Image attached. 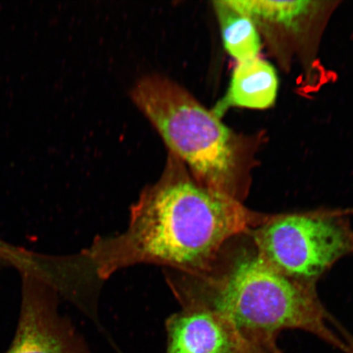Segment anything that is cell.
Instances as JSON below:
<instances>
[{
  "label": "cell",
  "instance_id": "cell-9",
  "mask_svg": "<svg viewBox=\"0 0 353 353\" xmlns=\"http://www.w3.org/2000/svg\"><path fill=\"white\" fill-rule=\"evenodd\" d=\"M235 10L251 19L266 20L287 26H294L309 11L310 1H257V0H228Z\"/></svg>",
  "mask_w": 353,
  "mask_h": 353
},
{
  "label": "cell",
  "instance_id": "cell-7",
  "mask_svg": "<svg viewBox=\"0 0 353 353\" xmlns=\"http://www.w3.org/2000/svg\"><path fill=\"white\" fill-rule=\"evenodd\" d=\"M278 85L276 70L268 61L258 59L241 61L234 70L226 95L213 112L220 118L232 107L270 108L275 103Z\"/></svg>",
  "mask_w": 353,
  "mask_h": 353
},
{
  "label": "cell",
  "instance_id": "cell-1",
  "mask_svg": "<svg viewBox=\"0 0 353 353\" xmlns=\"http://www.w3.org/2000/svg\"><path fill=\"white\" fill-rule=\"evenodd\" d=\"M185 168L172 156L161 179L132 206L125 232L97 240L81 254L64 257L72 283L90 273L104 280L119 269L139 263L204 276L229 241L248 235L268 218L202 186Z\"/></svg>",
  "mask_w": 353,
  "mask_h": 353
},
{
  "label": "cell",
  "instance_id": "cell-8",
  "mask_svg": "<svg viewBox=\"0 0 353 353\" xmlns=\"http://www.w3.org/2000/svg\"><path fill=\"white\" fill-rule=\"evenodd\" d=\"M225 48L241 61L256 59L261 41L253 19L234 8L228 0L214 2Z\"/></svg>",
  "mask_w": 353,
  "mask_h": 353
},
{
  "label": "cell",
  "instance_id": "cell-2",
  "mask_svg": "<svg viewBox=\"0 0 353 353\" xmlns=\"http://www.w3.org/2000/svg\"><path fill=\"white\" fill-rule=\"evenodd\" d=\"M176 287L183 303L216 309L252 347L276 350L282 330H301L347 353L346 341L329 327L316 285L282 274L254 248L239 251L223 270L214 268L201 277L183 276Z\"/></svg>",
  "mask_w": 353,
  "mask_h": 353
},
{
  "label": "cell",
  "instance_id": "cell-10",
  "mask_svg": "<svg viewBox=\"0 0 353 353\" xmlns=\"http://www.w3.org/2000/svg\"><path fill=\"white\" fill-rule=\"evenodd\" d=\"M253 353H283L280 350H278L276 351H263V350H256Z\"/></svg>",
  "mask_w": 353,
  "mask_h": 353
},
{
  "label": "cell",
  "instance_id": "cell-3",
  "mask_svg": "<svg viewBox=\"0 0 353 353\" xmlns=\"http://www.w3.org/2000/svg\"><path fill=\"white\" fill-rule=\"evenodd\" d=\"M132 99L157 130L172 156L188 167L197 183L242 202L241 183L230 130L219 117L183 87L164 77L141 79Z\"/></svg>",
  "mask_w": 353,
  "mask_h": 353
},
{
  "label": "cell",
  "instance_id": "cell-6",
  "mask_svg": "<svg viewBox=\"0 0 353 353\" xmlns=\"http://www.w3.org/2000/svg\"><path fill=\"white\" fill-rule=\"evenodd\" d=\"M166 321L165 353H250L252 347L222 313L197 303Z\"/></svg>",
  "mask_w": 353,
  "mask_h": 353
},
{
  "label": "cell",
  "instance_id": "cell-5",
  "mask_svg": "<svg viewBox=\"0 0 353 353\" xmlns=\"http://www.w3.org/2000/svg\"><path fill=\"white\" fill-rule=\"evenodd\" d=\"M20 273L19 323L6 353H88L72 325L57 312L54 291L30 273Z\"/></svg>",
  "mask_w": 353,
  "mask_h": 353
},
{
  "label": "cell",
  "instance_id": "cell-4",
  "mask_svg": "<svg viewBox=\"0 0 353 353\" xmlns=\"http://www.w3.org/2000/svg\"><path fill=\"white\" fill-rule=\"evenodd\" d=\"M256 252L282 274L316 285L339 259L353 253V230L334 213L268 216L251 229Z\"/></svg>",
  "mask_w": 353,
  "mask_h": 353
}]
</instances>
